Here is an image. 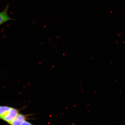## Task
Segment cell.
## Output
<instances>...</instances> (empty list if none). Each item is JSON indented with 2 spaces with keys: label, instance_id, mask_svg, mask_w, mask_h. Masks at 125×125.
I'll use <instances>...</instances> for the list:
<instances>
[{
  "label": "cell",
  "instance_id": "cell-1",
  "mask_svg": "<svg viewBox=\"0 0 125 125\" xmlns=\"http://www.w3.org/2000/svg\"><path fill=\"white\" fill-rule=\"evenodd\" d=\"M9 5V4H8L3 10L0 12V26L8 21L15 20L14 19L10 17L8 15Z\"/></svg>",
  "mask_w": 125,
  "mask_h": 125
},
{
  "label": "cell",
  "instance_id": "cell-2",
  "mask_svg": "<svg viewBox=\"0 0 125 125\" xmlns=\"http://www.w3.org/2000/svg\"><path fill=\"white\" fill-rule=\"evenodd\" d=\"M19 113V111L17 109L12 108L2 120L9 123Z\"/></svg>",
  "mask_w": 125,
  "mask_h": 125
},
{
  "label": "cell",
  "instance_id": "cell-3",
  "mask_svg": "<svg viewBox=\"0 0 125 125\" xmlns=\"http://www.w3.org/2000/svg\"><path fill=\"white\" fill-rule=\"evenodd\" d=\"M26 115L19 113L9 124L11 125H21L26 120Z\"/></svg>",
  "mask_w": 125,
  "mask_h": 125
},
{
  "label": "cell",
  "instance_id": "cell-4",
  "mask_svg": "<svg viewBox=\"0 0 125 125\" xmlns=\"http://www.w3.org/2000/svg\"><path fill=\"white\" fill-rule=\"evenodd\" d=\"M12 108L7 106H0V119L2 120Z\"/></svg>",
  "mask_w": 125,
  "mask_h": 125
},
{
  "label": "cell",
  "instance_id": "cell-5",
  "mask_svg": "<svg viewBox=\"0 0 125 125\" xmlns=\"http://www.w3.org/2000/svg\"><path fill=\"white\" fill-rule=\"evenodd\" d=\"M21 125H34L33 124H32L30 123V122L26 121H25L23 123H22V124Z\"/></svg>",
  "mask_w": 125,
  "mask_h": 125
}]
</instances>
